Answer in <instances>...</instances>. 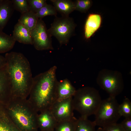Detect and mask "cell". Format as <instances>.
Here are the masks:
<instances>
[{
    "instance_id": "obj_1",
    "label": "cell",
    "mask_w": 131,
    "mask_h": 131,
    "mask_svg": "<svg viewBox=\"0 0 131 131\" xmlns=\"http://www.w3.org/2000/svg\"><path fill=\"white\" fill-rule=\"evenodd\" d=\"M5 57L11 93L17 96H26L30 91L33 78L28 60L22 53L16 52L7 53Z\"/></svg>"
},
{
    "instance_id": "obj_2",
    "label": "cell",
    "mask_w": 131,
    "mask_h": 131,
    "mask_svg": "<svg viewBox=\"0 0 131 131\" xmlns=\"http://www.w3.org/2000/svg\"><path fill=\"white\" fill-rule=\"evenodd\" d=\"M57 69L53 66L33 78L30 90L37 109H49L57 100Z\"/></svg>"
},
{
    "instance_id": "obj_3",
    "label": "cell",
    "mask_w": 131,
    "mask_h": 131,
    "mask_svg": "<svg viewBox=\"0 0 131 131\" xmlns=\"http://www.w3.org/2000/svg\"><path fill=\"white\" fill-rule=\"evenodd\" d=\"M98 91L90 87H85L76 90L72 97L74 110L81 116L88 117L95 115L102 101Z\"/></svg>"
},
{
    "instance_id": "obj_4",
    "label": "cell",
    "mask_w": 131,
    "mask_h": 131,
    "mask_svg": "<svg viewBox=\"0 0 131 131\" xmlns=\"http://www.w3.org/2000/svg\"><path fill=\"white\" fill-rule=\"evenodd\" d=\"M118 104L115 97H110L102 100L95 115L94 122L96 126L104 128L117 123L121 116Z\"/></svg>"
},
{
    "instance_id": "obj_5",
    "label": "cell",
    "mask_w": 131,
    "mask_h": 131,
    "mask_svg": "<svg viewBox=\"0 0 131 131\" xmlns=\"http://www.w3.org/2000/svg\"><path fill=\"white\" fill-rule=\"evenodd\" d=\"M96 81L99 86L110 97L115 98L122 92L124 88L122 75L116 70H101L98 73Z\"/></svg>"
},
{
    "instance_id": "obj_6",
    "label": "cell",
    "mask_w": 131,
    "mask_h": 131,
    "mask_svg": "<svg viewBox=\"0 0 131 131\" xmlns=\"http://www.w3.org/2000/svg\"><path fill=\"white\" fill-rule=\"evenodd\" d=\"M75 25L69 16L56 17L48 31L51 36L55 37L60 45H66L73 35Z\"/></svg>"
},
{
    "instance_id": "obj_7",
    "label": "cell",
    "mask_w": 131,
    "mask_h": 131,
    "mask_svg": "<svg viewBox=\"0 0 131 131\" xmlns=\"http://www.w3.org/2000/svg\"><path fill=\"white\" fill-rule=\"evenodd\" d=\"M33 45L38 50L53 49L51 36L42 18H39L37 24L31 31Z\"/></svg>"
},
{
    "instance_id": "obj_8",
    "label": "cell",
    "mask_w": 131,
    "mask_h": 131,
    "mask_svg": "<svg viewBox=\"0 0 131 131\" xmlns=\"http://www.w3.org/2000/svg\"><path fill=\"white\" fill-rule=\"evenodd\" d=\"M57 122L74 117L72 97L56 100L49 109Z\"/></svg>"
},
{
    "instance_id": "obj_9",
    "label": "cell",
    "mask_w": 131,
    "mask_h": 131,
    "mask_svg": "<svg viewBox=\"0 0 131 131\" xmlns=\"http://www.w3.org/2000/svg\"><path fill=\"white\" fill-rule=\"evenodd\" d=\"M10 111L14 120L23 129L29 130L34 129L35 117L26 109L20 106H16L10 108Z\"/></svg>"
},
{
    "instance_id": "obj_10",
    "label": "cell",
    "mask_w": 131,
    "mask_h": 131,
    "mask_svg": "<svg viewBox=\"0 0 131 131\" xmlns=\"http://www.w3.org/2000/svg\"><path fill=\"white\" fill-rule=\"evenodd\" d=\"M76 90L68 79H65L58 81L57 87L56 100L72 97Z\"/></svg>"
},
{
    "instance_id": "obj_11",
    "label": "cell",
    "mask_w": 131,
    "mask_h": 131,
    "mask_svg": "<svg viewBox=\"0 0 131 131\" xmlns=\"http://www.w3.org/2000/svg\"><path fill=\"white\" fill-rule=\"evenodd\" d=\"M42 112L37 118L40 127L46 131H54L57 122L50 109L42 111Z\"/></svg>"
},
{
    "instance_id": "obj_12",
    "label": "cell",
    "mask_w": 131,
    "mask_h": 131,
    "mask_svg": "<svg viewBox=\"0 0 131 131\" xmlns=\"http://www.w3.org/2000/svg\"><path fill=\"white\" fill-rule=\"evenodd\" d=\"M102 18L99 14H91L87 19L84 27V35L86 38L89 39L100 27Z\"/></svg>"
},
{
    "instance_id": "obj_13",
    "label": "cell",
    "mask_w": 131,
    "mask_h": 131,
    "mask_svg": "<svg viewBox=\"0 0 131 131\" xmlns=\"http://www.w3.org/2000/svg\"><path fill=\"white\" fill-rule=\"evenodd\" d=\"M12 36L16 41L24 44H33L31 32L18 22L14 26Z\"/></svg>"
},
{
    "instance_id": "obj_14",
    "label": "cell",
    "mask_w": 131,
    "mask_h": 131,
    "mask_svg": "<svg viewBox=\"0 0 131 131\" xmlns=\"http://www.w3.org/2000/svg\"><path fill=\"white\" fill-rule=\"evenodd\" d=\"M14 10L11 0H1L0 2V31H2L6 25Z\"/></svg>"
},
{
    "instance_id": "obj_15",
    "label": "cell",
    "mask_w": 131,
    "mask_h": 131,
    "mask_svg": "<svg viewBox=\"0 0 131 131\" xmlns=\"http://www.w3.org/2000/svg\"><path fill=\"white\" fill-rule=\"evenodd\" d=\"M57 11L63 16H69L75 10L74 2L70 0H51Z\"/></svg>"
},
{
    "instance_id": "obj_16",
    "label": "cell",
    "mask_w": 131,
    "mask_h": 131,
    "mask_svg": "<svg viewBox=\"0 0 131 131\" xmlns=\"http://www.w3.org/2000/svg\"><path fill=\"white\" fill-rule=\"evenodd\" d=\"M39 19L35 13L29 11L21 14L18 22L31 32L36 25Z\"/></svg>"
},
{
    "instance_id": "obj_17",
    "label": "cell",
    "mask_w": 131,
    "mask_h": 131,
    "mask_svg": "<svg viewBox=\"0 0 131 131\" xmlns=\"http://www.w3.org/2000/svg\"><path fill=\"white\" fill-rule=\"evenodd\" d=\"M16 42L12 36L0 31V53L10 50L13 48Z\"/></svg>"
},
{
    "instance_id": "obj_18",
    "label": "cell",
    "mask_w": 131,
    "mask_h": 131,
    "mask_svg": "<svg viewBox=\"0 0 131 131\" xmlns=\"http://www.w3.org/2000/svg\"><path fill=\"white\" fill-rule=\"evenodd\" d=\"M96 124L88 118L81 116L75 122L74 131H96Z\"/></svg>"
},
{
    "instance_id": "obj_19",
    "label": "cell",
    "mask_w": 131,
    "mask_h": 131,
    "mask_svg": "<svg viewBox=\"0 0 131 131\" xmlns=\"http://www.w3.org/2000/svg\"><path fill=\"white\" fill-rule=\"evenodd\" d=\"M8 90L11 92L10 81L6 66L0 70V95L5 93Z\"/></svg>"
},
{
    "instance_id": "obj_20",
    "label": "cell",
    "mask_w": 131,
    "mask_h": 131,
    "mask_svg": "<svg viewBox=\"0 0 131 131\" xmlns=\"http://www.w3.org/2000/svg\"><path fill=\"white\" fill-rule=\"evenodd\" d=\"M76 119L74 117L70 119L57 122L54 129L55 131H74Z\"/></svg>"
},
{
    "instance_id": "obj_21",
    "label": "cell",
    "mask_w": 131,
    "mask_h": 131,
    "mask_svg": "<svg viewBox=\"0 0 131 131\" xmlns=\"http://www.w3.org/2000/svg\"><path fill=\"white\" fill-rule=\"evenodd\" d=\"M118 109L121 116L131 117V102L129 98H126L124 99L122 103L119 104Z\"/></svg>"
},
{
    "instance_id": "obj_22",
    "label": "cell",
    "mask_w": 131,
    "mask_h": 131,
    "mask_svg": "<svg viewBox=\"0 0 131 131\" xmlns=\"http://www.w3.org/2000/svg\"><path fill=\"white\" fill-rule=\"evenodd\" d=\"M57 14V11L54 7L47 3L36 13L39 18H42L47 16H56Z\"/></svg>"
},
{
    "instance_id": "obj_23",
    "label": "cell",
    "mask_w": 131,
    "mask_h": 131,
    "mask_svg": "<svg viewBox=\"0 0 131 131\" xmlns=\"http://www.w3.org/2000/svg\"><path fill=\"white\" fill-rule=\"evenodd\" d=\"M11 1L14 9L21 14L29 11L27 0H12Z\"/></svg>"
},
{
    "instance_id": "obj_24",
    "label": "cell",
    "mask_w": 131,
    "mask_h": 131,
    "mask_svg": "<svg viewBox=\"0 0 131 131\" xmlns=\"http://www.w3.org/2000/svg\"><path fill=\"white\" fill-rule=\"evenodd\" d=\"M74 2L75 10L82 13L86 12L91 7L92 1L90 0H77Z\"/></svg>"
},
{
    "instance_id": "obj_25",
    "label": "cell",
    "mask_w": 131,
    "mask_h": 131,
    "mask_svg": "<svg viewBox=\"0 0 131 131\" xmlns=\"http://www.w3.org/2000/svg\"><path fill=\"white\" fill-rule=\"evenodd\" d=\"M29 11L36 13L47 3L46 0H27Z\"/></svg>"
},
{
    "instance_id": "obj_26",
    "label": "cell",
    "mask_w": 131,
    "mask_h": 131,
    "mask_svg": "<svg viewBox=\"0 0 131 131\" xmlns=\"http://www.w3.org/2000/svg\"><path fill=\"white\" fill-rule=\"evenodd\" d=\"M106 131H125L120 123H114L103 128Z\"/></svg>"
},
{
    "instance_id": "obj_27",
    "label": "cell",
    "mask_w": 131,
    "mask_h": 131,
    "mask_svg": "<svg viewBox=\"0 0 131 131\" xmlns=\"http://www.w3.org/2000/svg\"><path fill=\"white\" fill-rule=\"evenodd\" d=\"M120 124L125 131H131V117L125 118Z\"/></svg>"
},
{
    "instance_id": "obj_28",
    "label": "cell",
    "mask_w": 131,
    "mask_h": 131,
    "mask_svg": "<svg viewBox=\"0 0 131 131\" xmlns=\"http://www.w3.org/2000/svg\"><path fill=\"white\" fill-rule=\"evenodd\" d=\"M0 131H17L11 125H8L0 122Z\"/></svg>"
},
{
    "instance_id": "obj_29",
    "label": "cell",
    "mask_w": 131,
    "mask_h": 131,
    "mask_svg": "<svg viewBox=\"0 0 131 131\" xmlns=\"http://www.w3.org/2000/svg\"><path fill=\"white\" fill-rule=\"evenodd\" d=\"M6 65V61L5 57L0 55V70L4 68Z\"/></svg>"
},
{
    "instance_id": "obj_30",
    "label": "cell",
    "mask_w": 131,
    "mask_h": 131,
    "mask_svg": "<svg viewBox=\"0 0 131 131\" xmlns=\"http://www.w3.org/2000/svg\"><path fill=\"white\" fill-rule=\"evenodd\" d=\"M96 131H106L104 129L102 128L99 127Z\"/></svg>"
},
{
    "instance_id": "obj_31",
    "label": "cell",
    "mask_w": 131,
    "mask_h": 131,
    "mask_svg": "<svg viewBox=\"0 0 131 131\" xmlns=\"http://www.w3.org/2000/svg\"><path fill=\"white\" fill-rule=\"evenodd\" d=\"M1 0H0V2Z\"/></svg>"
},
{
    "instance_id": "obj_32",
    "label": "cell",
    "mask_w": 131,
    "mask_h": 131,
    "mask_svg": "<svg viewBox=\"0 0 131 131\" xmlns=\"http://www.w3.org/2000/svg\"></svg>"
}]
</instances>
